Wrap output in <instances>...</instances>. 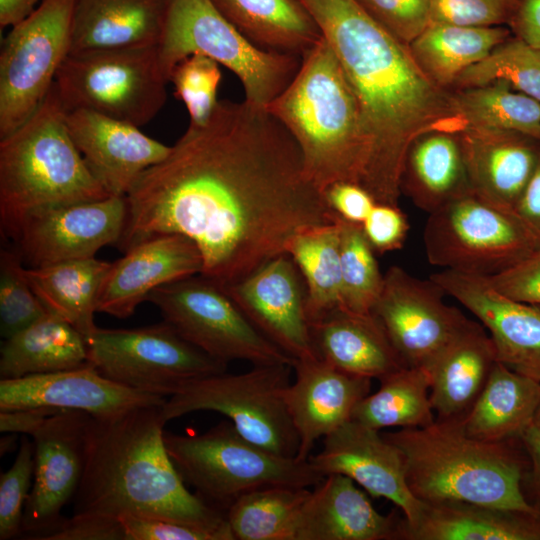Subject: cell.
I'll return each mask as SVG.
<instances>
[{
    "label": "cell",
    "mask_w": 540,
    "mask_h": 540,
    "mask_svg": "<svg viewBox=\"0 0 540 540\" xmlns=\"http://www.w3.org/2000/svg\"><path fill=\"white\" fill-rule=\"evenodd\" d=\"M126 199L121 251L184 235L200 250L201 275L220 285L286 253L298 232L341 218L306 176L288 130L266 107L246 100L219 101L206 125H188Z\"/></svg>",
    "instance_id": "obj_1"
},
{
    "label": "cell",
    "mask_w": 540,
    "mask_h": 540,
    "mask_svg": "<svg viewBox=\"0 0 540 540\" xmlns=\"http://www.w3.org/2000/svg\"><path fill=\"white\" fill-rule=\"evenodd\" d=\"M333 49L357 98L370 145L362 186L376 202L398 205L408 150L422 135L457 119L408 45L356 0H299Z\"/></svg>",
    "instance_id": "obj_2"
},
{
    "label": "cell",
    "mask_w": 540,
    "mask_h": 540,
    "mask_svg": "<svg viewBox=\"0 0 540 540\" xmlns=\"http://www.w3.org/2000/svg\"><path fill=\"white\" fill-rule=\"evenodd\" d=\"M162 406L90 415L73 515H137L206 527L227 524L226 513L191 493L173 464L163 439Z\"/></svg>",
    "instance_id": "obj_3"
},
{
    "label": "cell",
    "mask_w": 540,
    "mask_h": 540,
    "mask_svg": "<svg viewBox=\"0 0 540 540\" xmlns=\"http://www.w3.org/2000/svg\"><path fill=\"white\" fill-rule=\"evenodd\" d=\"M266 108L294 138L306 176L322 192L338 182L362 186L369 141L357 98L324 37L302 56L292 82Z\"/></svg>",
    "instance_id": "obj_4"
},
{
    "label": "cell",
    "mask_w": 540,
    "mask_h": 540,
    "mask_svg": "<svg viewBox=\"0 0 540 540\" xmlns=\"http://www.w3.org/2000/svg\"><path fill=\"white\" fill-rule=\"evenodd\" d=\"M402 453L406 480L422 502H465L540 516L521 489L523 464L509 441L471 437L462 421L382 433Z\"/></svg>",
    "instance_id": "obj_5"
},
{
    "label": "cell",
    "mask_w": 540,
    "mask_h": 540,
    "mask_svg": "<svg viewBox=\"0 0 540 540\" xmlns=\"http://www.w3.org/2000/svg\"><path fill=\"white\" fill-rule=\"evenodd\" d=\"M65 113L54 83L34 114L0 139V225L7 237L37 210L110 196L74 144Z\"/></svg>",
    "instance_id": "obj_6"
},
{
    "label": "cell",
    "mask_w": 540,
    "mask_h": 540,
    "mask_svg": "<svg viewBox=\"0 0 540 540\" xmlns=\"http://www.w3.org/2000/svg\"><path fill=\"white\" fill-rule=\"evenodd\" d=\"M166 450L185 483L226 513L250 491L271 486L314 487L324 477L308 460L269 452L245 439L230 421L201 434L164 431Z\"/></svg>",
    "instance_id": "obj_7"
},
{
    "label": "cell",
    "mask_w": 540,
    "mask_h": 540,
    "mask_svg": "<svg viewBox=\"0 0 540 540\" xmlns=\"http://www.w3.org/2000/svg\"><path fill=\"white\" fill-rule=\"evenodd\" d=\"M158 51L168 80L181 60L201 54L231 70L243 86L244 100L262 107L287 88L302 61L255 45L211 0H168Z\"/></svg>",
    "instance_id": "obj_8"
},
{
    "label": "cell",
    "mask_w": 540,
    "mask_h": 540,
    "mask_svg": "<svg viewBox=\"0 0 540 540\" xmlns=\"http://www.w3.org/2000/svg\"><path fill=\"white\" fill-rule=\"evenodd\" d=\"M158 45L69 54L55 87L65 111L88 109L141 127L167 99Z\"/></svg>",
    "instance_id": "obj_9"
},
{
    "label": "cell",
    "mask_w": 540,
    "mask_h": 540,
    "mask_svg": "<svg viewBox=\"0 0 540 540\" xmlns=\"http://www.w3.org/2000/svg\"><path fill=\"white\" fill-rule=\"evenodd\" d=\"M292 369L290 364L257 365L239 374L194 380L166 400L162 416L167 423L194 411H216L250 442L282 457H296L299 439L283 397Z\"/></svg>",
    "instance_id": "obj_10"
},
{
    "label": "cell",
    "mask_w": 540,
    "mask_h": 540,
    "mask_svg": "<svg viewBox=\"0 0 540 540\" xmlns=\"http://www.w3.org/2000/svg\"><path fill=\"white\" fill-rule=\"evenodd\" d=\"M423 242L431 265L484 277L540 250L513 212L472 192L429 214Z\"/></svg>",
    "instance_id": "obj_11"
},
{
    "label": "cell",
    "mask_w": 540,
    "mask_h": 540,
    "mask_svg": "<svg viewBox=\"0 0 540 540\" xmlns=\"http://www.w3.org/2000/svg\"><path fill=\"white\" fill-rule=\"evenodd\" d=\"M88 361L104 377L169 398L194 380L226 372L166 322L131 329L96 328L86 338Z\"/></svg>",
    "instance_id": "obj_12"
},
{
    "label": "cell",
    "mask_w": 540,
    "mask_h": 540,
    "mask_svg": "<svg viewBox=\"0 0 540 540\" xmlns=\"http://www.w3.org/2000/svg\"><path fill=\"white\" fill-rule=\"evenodd\" d=\"M147 301L183 339L216 360L253 366L295 363L250 322L220 284L201 274L162 285Z\"/></svg>",
    "instance_id": "obj_13"
},
{
    "label": "cell",
    "mask_w": 540,
    "mask_h": 540,
    "mask_svg": "<svg viewBox=\"0 0 540 540\" xmlns=\"http://www.w3.org/2000/svg\"><path fill=\"white\" fill-rule=\"evenodd\" d=\"M74 0H43L0 50V139L39 108L70 53Z\"/></svg>",
    "instance_id": "obj_14"
},
{
    "label": "cell",
    "mask_w": 540,
    "mask_h": 540,
    "mask_svg": "<svg viewBox=\"0 0 540 540\" xmlns=\"http://www.w3.org/2000/svg\"><path fill=\"white\" fill-rule=\"evenodd\" d=\"M444 295L430 278L419 279L400 266L385 272L371 313L407 367H427L472 322L446 304Z\"/></svg>",
    "instance_id": "obj_15"
},
{
    "label": "cell",
    "mask_w": 540,
    "mask_h": 540,
    "mask_svg": "<svg viewBox=\"0 0 540 540\" xmlns=\"http://www.w3.org/2000/svg\"><path fill=\"white\" fill-rule=\"evenodd\" d=\"M126 196L52 206L28 215L13 240L30 268L90 258L120 239L127 218Z\"/></svg>",
    "instance_id": "obj_16"
},
{
    "label": "cell",
    "mask_w": 540,
    "mask_h": 540,
    "mask_svg": "<svg viewBox=\"0 0 540 540\" xmlns=\"http://www.w3.org/2000/svg\"><path fill=\"white\" fill-rule=\"evenodd\" d=\"M89 417L83 411H59L31 435L34 479L21 524L26 539L41 540L63 520L61 511L82 477Z\"/></svg>",
    "instance_id": "obj_17"
},
{
    "label": "cell",
    "mask_w": 540,
    "mask_h": 540,
    "mask_svg": "<svg viewBox=\"0 0 540 540\" xmlns=\"http://www.w3.org/2000/svg\"><path fill=\"white\" fill-rule=\"evenodd\" d=\"M221 286L250 322L294 361L316 357L306 285L289 254L277 255L246 277Z\"/></svg>",
    "instance_id": "obj_18"
},
{
    "label": "cell",
    "mask_w": 540,
    "mask_h": 540,
    "mask_svg": "<svg viewBox=\"0 0 540 540\" xmlns=\"http://www.w3.org/2000/svg\"><path fill=\"white\" fill-rule=\"evenodd\" d=\"M430 279L485 327L498 362L540 382V304L512 299L484 276L442 270Z\"/></svg>",
    "instance_id": "obj_19"
},
{
    "label": "cell",
    "mask_w": 540,
    "mask_h": 540,
    "mask_svg": "<svg viewBox=\"0 0 540 540\" xmlns=\"http://www.w3.org/2000/svg\"><path fill=\"white\" fill-rule=\"evenodd\" d=\"M308 461L323 476L341 474L373 497L391 501L403 513V524L419 517L422 502L409 489L401 451L379 430L349 420L323 438L322 449Z\"/></svg>",
    "instance_id": "obj_20"
},
{
    "label": "cell",
    "mask_w": 540,
    "mask_h": 540,
    "mask_svg": "<svg viewBox=\"0 0 540 540\" xmlns=\"http://www.w3.org/2000/svg\"><path fill=\"white\" fill-rule=\"evenodd\" d=\"M65 120L88 168L110 196H126L140 175L171 150L140 127L92 110L66 111Z\"/></svg>",
    "instance_id": "obj_21"
},
{
    "label": "cell",
    "mask_w": 540,
    "mask_h": 540,
    "mask_svg": "<svg viewBox=\"0 0 540 540\" xmlns=\"http://www.w3.org/2000/svg\"><path fill=\"white\" fill-rule=\"evenodd\" d=\"M166 400L122 386L101 375L91 364L0 380V411L44 407L83 411L100 417L140 406H162Z\"/></svg>",
    "instance_id": "obj_22"
},
{
    "label": "cell",
    "mask_w": 540,
    "mask_h": 540,
    "mask_svg": "<svg viewBox=\"0 0 540 540\" xmlns=\"http://www.w3.org/2000/svg\"><path fill=\"white\" fill-rule=\"evenodd\" d=\"M124 254L111 262L96 305L97 312L120 319L132 315L154 289L203 270L199 248L180 234L147 239Z\"/></svg>",
    "instance_id": "obj_23"
},
{
    "label": "cell",
    "mask_w": 540,
    "mask_h": 540,
    "mask_svg": "<svg viewBox=\"0 0 540 540\" xmlns=\"http://www.w3.org/2000/svg\"><path fill=\"white\" fill-rule=\"evenodd\" d=\"M295 380L283 393L299 439L296 458L308 460L314 443L351 420L370 393L371 380L341 371L317 357L295 361Z\"/></svg>",
    "instance_id": "obj_24"
},
{
    "label": "cell",
    "mask_w": 540,
    "mask_h": 540,
    "mask_svg": "<svg viewBox=\"0 0 540 540\" xmlns=\"http://www.w3.org/2000/svg\"><path fill=\"white\" fill-rule=\"evenodd\" d=\"M459 138L472 193L513 212L540 163V140L474 127L463 128Z\"/></svg>",
    "instance_id": "obj_25"
},
{
    "label": "cell",
    "mask_w": 540,
    "mask_h": 540,
    "mask_svg": "<svg viewBox=\"0 0 540 540\" xmlns=\"http://www.w3.org/2000/svg\"><path fill=\"white\" fill-rule=\"evenodd\" d=\"M402 521L396 513H379L352 479L329 474L310 491L296 540L401 539Z\"/></svg>",
    "instance_id": "obj_26"
},
{
    "label": "cell",
    "mask_w": 540,
    "mask_h": 540,
    "mask_svg": "<svg viewBox=\"0 0 540 540\" xmlns=\"http://www.w3.org/2000/svg\"><path fill=\"white\" fill-rule=\"evenodd\" d=\"M309 327L315 356L341 371L380 380L407 367L372 313L338 307Z\"/></svg>",
    "instance_id": "obj_27"
},
{
    "label": "cell",
    "mask_w": 540,
    "mask_h": 540,
    "mask_svg": "<svg viewBox=\"0 0 540 540\" xmlns=\"http://www.w3.org/2000/svg\"><path fill=\"white\" fill-rule=\"evenodd\" d=\"M496 350L485 327L476 321L452 340L425 367L437 420L463 421L482 392Z\"/></svg>",
    "instance_id": "obj_28"
},
{
    "label": "cell",
    "mask_w": 540,
    "mask_h": 540,
    "mask_svg": "<svg viewBox=\"0 0 540 540\" xmlns=\"http://www.w3.org/2000/svg\"><path fill=\"white\" fill-rule=\"evenodd\" d=\"M168 0H74L69 54L158 45Z\"/></svg>",
    "instance_id": "obj_29"
},
{
    "label": "cell",
    "mask_w": 540,
    "mask_h": 540,
    "mask_svg": "<svg viewBox=\"0 0 540 540\" xmlns=\"http://www.w3.org/2000/svg\"><path fill=\"white\" fill-rule=\"evenodd\" d=\"M401 539L540 540V516L465 502H422L416 522H402Z\"/></svg>",
    "instance_id": "obj_30"
},
{
    "label": "cell",
    "mask_w": 540,
    "mask_h": 540,
    "mask_svg": "<svg viewBox=\"0 0 540 540\" xmlns=\"http://www.w3.org/2000/svg\"><path fill=\"white\" fill-rule=\"evenodd\" d=\"M401 190L428 214L471 193L460 138L435 131L416 139L405 159Z\"/></svg>",
    "instance_id": "obj_31"
},
{
    "label": "cell",
    "mask_w": 540,
    "mask_h": 540,
    "mask_svg": "<svg viewBox=\"0 0 540 540\" xmlns=\"http://www.w3.org/2000/svg\"><path fill=\"white\" fill-rule=\"evenodd\" d=\"M88 364L85 337L68 322L47 312L4 339L0 351V378L17 379Z\"/></svg>",
    "instance_id": "obj_32"
},
{
    "label": "cell",
    "mask_w": 540,
    "mask_h": 540,
    "mask_svg": "<svg viewBox=\"0 0 540 540\" xmlns=\"http://www.w3.org/2000/svg\"><path fill=\"white\" fill-rule=\"evenodd\" d=\"M258 47L302 58L322 38L299 0H211Z\"/></svg>",
    "instance_id": "obj_33"
},
{
    "label": "cell",
    "mask_w": 540,
    "mask_h": 540,
    "mask_svg": "<svg viewBox=\"0 0 540 540\" xmlns=\"http://www.w3.org/2000/svg\"><path fill=\"white\" fill-rule=\"evenodd\" d=\"M540 382L496 362L473 407L462 421L467 435L485 441H509L533 424Z\"/></svg>",
    "instance_id": "obj_34"
},
{
    "label": "cell",
    "mask_w": 540,
    "mask_h": 540,
    "mask_svg": "<svg viewBox=\"0 0 540 540\" xmlns=\"http://www.w3.org/2000/svg\"><path fill=\"white\" fill-rule=\"evenodd\" d=\"M111 262L95 257L25 268V276L46 310L72 325L85 339L97 328V298Z\"/></svg>",
    "instance_id": "obj_35"
},
{
    "label": "cell",
    "mask_w": 540,
    "mask_h": 540,
    "mask_svg": "<svg viewBox=\"0 0 540 540\" xmlns=\"http://www.w3.org/2000/svg\"><path fill=\"white\" fill-rule=\"evenodd\" d=\"M508 36L509 30L502 26L431 24L408 46L427 77L437 86H447Z\"/></svg>",
    "instance_id": "obj_36"
},
{
    "label": "cell",
    "mask_w": 540,
    "mask_h": 540,
    "mask_svg": "<svg viewBox=\"0 0 540 540\" xmlns=\"http://www.w3.org/2000/svg\"><path fill=\"white\" fill-rule=\"evenodd\" d=\"M380 387L355 407L352 420L370 428H421L432 424L430 378L420 367H403L380 380Z\"/></svg>",
    "instance_id": "obj_37"
},
{
    "label": "cell",
    "mask_w": 540,
    "mask_h": 540,
    "mask_svg": "<svg viewBox=\"0 0 540 540\" xmlns=\"http://www.w3.org/2000/svg\"><path fill=\"white\" fill-rule=\"evenodd\" d=\"M340 220L298 232L286 253L297 265L306 285L309 322L342 306Z\"/></svg>",
    "instance_id": "obj_38"
},
{
    "label": "cell",
    "mask_w": 540,
    "mask_h": 540,
    "mask_svg": "<svg viewBox=\"0 0 540 540\" xmlns=\"http://www.w3.org/2000/svg\"><path fill=\"white\" fill-rule=\"evenodd\" d=\"M309 488L271 486L236 499L226 511L234 540H296Z\"/></svg>",
    "instance_id": "obj_39"
},
{
    "label": "cell",
    "mask_w": 540,
    "mask_h": 540,
    "mask_svg": "<svg viewBox=\"0 0 540 540\" xmlns=\"http://www.w3.org/2000/svg\"><path fill=\"white\" fill-rule=\"evenodd\" d=\"M451 103L463 128L512 131L540 140V102L506 84L462 89Z\"/></svg>",
    "instance_id": "obj_40"
},
{
    "label": "cell",
    "mask_w": 540,
    "mask_h": 540,
    "mask_svg": "<svg viewBox=\"0 0 540 540\" xmlns=\"http://www.w3.org/2000/svg\"><path fill=\"white\" fill-rule=\"evenodd\" d=\"M494 83L506 84L540 102V49L518 37L507 39L454 82L462 89Z\"/></svg>",
    "instance_id": "obj_41"
},
{
    "label": "cell",
    "mask_w": 540,
    "mask_h": 540,
    "mask_svg": "<svg viewBox=\"0 0 540 540\" xmlns=\"http://www.w3.org/2000/svg\"><path fill=\"white\" fill-rule=\"evenodd\" d=\"M375 251L360 224L340 220L342 306L357 313H371L383 287Z\"/></svg>",
    "instance_id": "obj_42"
},
{
    "label": "cell",
    "mask_w": 540,
    "mask_h": 540,
    "mask_svg": "<svg viewBox=\"0 0 540 540\" xmlns=\"http://www.w3.org/2000/svg\"><path fill=\"white\" fill-rule=\"evenodd\" d=\"M23 260L15 249L0 251V332L7 339L48 311L31 288Z\"/></svg>",
    "instance_id": "obj_43"
},
{
    "label": "cell",
    "mask_w": 540,
    "mask_h": 540,
    "mask_svg": "<svg viewBox=\"0 0 540 540\" xmlns=\"http://www.w3.org/2000/svg\"><path fill=\"white\" fill-rule=\"evenodd\" d=\"M221 78L219 64L201 54H192L173 68L169 82L174 85L176 97L186 107L189 125L208 123L219 103L217 91Z\"/></svg>",
    "instance_id": "obj_44"
},
{
    "label": "cell",
    "mask_w": 540,
    "mask_h": 540,
    "mask_svg": "<svg viewBox=\"0 0 540 540\" xmlns=\"http://www.w3.org/2000/svg\"><path fill=\"white\" fill-rule=\"evenodd\" d=\"M34 475V445L25 436L14 463L0 476V539L21 535L24 507Z\"/></svg>",
    "instance_id": "obj_45"
},
{
    "label": "cell",
    "mask_w": 540,
    "mask_h": 540,
    "mask_svg": "<svg viewBox=\"0 0 540 540\" xmlns=\"http://www.w3.org/2000/svg\"><path fill=\"white\" fill-rule=\"evenodd\" d=\"M519 0H432L431 24L489 27L511 22Z\"/></svg>",
    "instance_id": "obj_46"
},
{
    "label": "cell",
    "mask_w": 540,
    "mask_h": 540,
    "mask_svg": "<svg viewBox=\"0 0 540 540\" xmlns=\"http://www.w3.org/2000/svg\"><path fill=\"white\" fill-rule=\"evenodd\" d=\"M386 31L409 45L428 26L432 0H356Z\"/></svg>",
    "instance_id": "obj_47"
},
{
    "label": "cell",
    "mask_w": 540,
    "mask_h": 540,
    "mask_svg": "<svg viewBox=\"0 0 540 540\" xmlns=\"http://www.w3.org/2000/svg\"><path fill=\"white\" fill-rule=\"evenodd\" d=\"M125 540H234L227 524L206 527L154 517H119Z\"/></svg>",
    "instance_id": "obj_48"
},
{
    "label": "cell",
    "mask_w": 540,
    "mask_h": 540,
    "mask_svg": "<svg viewBox=\"0 0 540 540\" xmlns=\"http://www.w3.org/2000/svg\"><path fill=\"white\" fill-rule=\"evenodd\" d=\"M361 227L369 244L379 254L400 249L409 231L407 217L398 205L378 202Z\"/></svg>",
    "instance_id": "obj_49"
},
{
    "label": "cell",
    "mask_w": 540,
    "mask_h": 540,
    "mask_svg": "<svg viewBox=\"0 0 540 540\" xmlns=\"http://www.w3.org/2000/svg\"><path fill=\"white\" fill-rule=\"evenodd\" d=\"M486 278L493 287L512 299L540 304V250Z\"/></svg>",
    "instance_id": "obj_50"
},
{
    "label": "cell",
    "mask_w": 540,
    "mask_h": 540,
    "mask_svg": "<svg viewBox=\"0 0 540 540\" xmlns=\"http://www.w3.org/2000/svg\"><path fill=\"white\" fill-rule=\"evenodd\" d=\"M41 540H125V536L119 519L72 515Z\"/></svg>",
    "instance_id": "obj_51"
},
{
    "label": "cell",
    "mask_w": 540,
    "mask_h": 540,
    "mask_svg": "<svg viewBox=\"0 0 540 540\" xmlns=\"http://www.w3.org/2000/svg\"><path fill=\"white\" fill-rule=\"evenodd\" d=\"M331 209L343 220L362 224L377 203L374 197L360 184L338 182L325 191Z\"/></svg>",
    "instance_id": "obj_52"
},
{
    "label": "cell",
    "mask_w": 540,
    "mask_h": 540,
    "mask_svg": "<svg viewBox=\"0 0 540 540\" xmlns=\"http://www.w3.org/2000/svg\"><path fill=\"white\" fill-rule=\"evenodd\" d=\"M513 213L540 248V163L516 204Z\"/></svg>",
    "instance_id": "obj_53"
},
{
    "label": "cell",
    "mask_w": 540,
    "mask_h": 540,
    "mask_svg": "<svg viewBox=\"0 0 540 540\" xmlns=\"http://www.w3.org/2000/svg\"><path fill=\"white\" fill-rule=\"evenodd\" d=\"M56 412L59 411L44 407L0 411V431L31 436Z\"/></svg>",
    "instance_id": "obj_54"
},
{
    "label": "cell",
    "mask_w": 540,
    "mask_h": 540,
    "mask_svg": "<svg viewBox=\"0 0 540 540\" xmlns=\"http://www.w3.org/2000/svg\"><path fill=\"white\" fill-rule=\"evenodd\" d=\"M510 24L518 38L540 49V0H519Z\"/></svg>",
    "instance_id": "obj_55"
},
{
    "label": "cell",
    "mask_w": 540,
    "mask_h": 540,
    "mask_svg": "<svg viewBox=\"0 0 540 540\" xmlns=\"http://www.w3.org/2000/svg\"><path fill=\"white\" fill-rule=\"evenodd\" d=\"M531 461V485L540 500V427L531 424L520 436Z\"/></svg>",
    "instance_id": "obj_56"
},
{
    "label": "cell",
    "mask_w": 540,
    "mask_h": 540,
    "mask_svg": "<svg viewBox=\"0 0 540 540\" xmlns=\"http://www.w3.org/2000/svg\"><path fill=\"white\" fill-rule=\"evenodd\" d=\"M43 0H0V26L12 27L28 17Z\"/></svg>",
    "instance_id": "obj_57"
},
{
    "label": "cell",
    "mask_w": 540,
    "mask_h": 540,
    "mask_svg": "<svg viewBox=\"0 0 540 540\" xmlns=\"http://www.w3.org/2000/svg\"><path fill=\"white\" fill-rule=\"evenodd\" d=\"M16 446V434L10 433L9 435L1 438L0 441V454L1 456L12 451Z\"/></svg>",
    "instance_id": "obj_58"
},
{
    "label": "cell",
    "mask_w": 540,
    "mask_h": 540,
    "mask_svg": "<svg viewBox=\"0 0 540 540\" xmlns=\"http://www.w3.org/2000/svg\"><path fill=\"white\" fill-rule=\"evenodd\" d=\"M533 424L536 425L537 427H540V401H539V404H538V407L534 416Z\"/></svg>",
    "instance_id": "obj_59"
}]
</instances>
